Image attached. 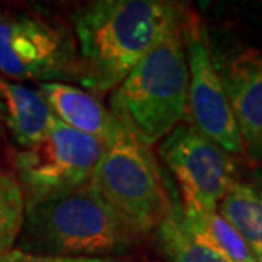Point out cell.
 <instances>
[{
	"mask_svg": "<svg viewBox=\"0 0 262 262\" xmlns=\"http://www.w3.org/2000/svg\"><path fill=\"white\" fill-rule=\"evenodd\" d=\"M4 114V107H2V104H0V116Z\"/></svg>",
	"mask_w": 262,
	"mask_h": 262,
	"instance_id": "obj_18",
	"label": "cell"
},
{
	"mask_svg": "<svg viewBox=\"0 0 262 262\" xmlns=\"http://www.w3.org/2000/svg\"><path fill=\"white\" fill-rule=\"evenodd\" d=\"M187 85L189 70L179 23L111 92L109 111L129 133L154 146L187 121Z\"/></svg>",
	"mask_w": 262,
	"mask_h": 262,
	"instance_id": "obj_3",
	"label": "cell"
},
{
	"mask_svg": "<svg viewBox=\"0 0 262 262\" xmlns=\"http://www.w3.org/2000/svg\"><path fill=\"white\" fill-rule=\"evenodd\" d=\"M26 218V198L17 179L0 174V260L19 242Z\"/></svg>",
	"mask_w": 262,
	"mask_h": 262,
	"instance_id": "obj_15",
	"label": "cell"
},
{
	"mask_svg": "<svg viewBox=\"0 0 262 262\" xmlns=\"http://www.w3.org/2000/svg\"><path fill=\"white\" fill-rule=\"evenodd\" d=\"M159 155L177 182L184 214L214 213L235 182L233 157L189 123L160 141Z\"/></svg>",
	"mask_w": 262,
	"mask_h": 262,
	"instance_id": "obj_6",
	"label": "cell"
},
{
	"mask_svg": "<svg viewBox=\"0 0 262 262\" xmlns=\"http://www.w3.org/2000/svg\"><path fill=\"white\" fill-rule=\"evenodd\" d=\"M91 186L141 237L155 232L174 204L151 146L123 124L104 148Z\"/></svg>",
	"mask_w": 262,
	"mask_h": 262,
	"instance_id": "obj_4",
	"label": "cell"
},
{
	"mask_svg": "<svg viewBox=\"0 0 262 262\" xmlns=\"http://www.w3.org/2000/svg\"><path fill=\"white\" fill-rule=\"evenodd\" d=\"M104 148V141L78 133L55 118L48 133L14 159L26 204L89 184Z\"/></svg>",
	"mask_w": 262,
	"mask_h": 262,
	"instance_id": "obj_5",
	"label": "cell"
},
{
	"mask_svg": "<svg viewBox=\"0 0 262 262\" xmlns=\"http://www.w3.org/2000/svg\"><path fill=\"white\" fill-rule=\"evenodd\" d=\"M186 46L189 85H187V121L232 157H244L237 123L225 89L220 68L209 48L206 31L192 12L184 10L181 19Z\"/></svg>",
	"mask_w": 262,
	"mask_h": 262,
	"instance_id": "obj_7",
	"label": "cell"
},
{
	"mask_svg": "<svg viewBox=\"0 0 262 262\" xmlns=\"http://www.w3.org/2000/svg\"><path fill=\"white\" fill-rule=\"evenodd\" d=\"M259 187H260V194H262V172H260V176H259Z\"/></svg>",
	"mask_w": 262,
	"mask_h": 262,
	"instance_id": "obj_17",
	"label": "cell"
},
{
	"mask_svg": "<svg viewBox=\"0 0 262 262\" xmlns=\"http://www.w3.org/2000/svg\"><path fill=\"white\" fill-rule=\"evenodd\" d=\"M216 211L244 238L257 262H262V194L245 182L235 181Z\"/></svg>",
	"mask_w": 262,
	"mask_h": 262,
	"instance_id": "obj_12",
	"label": "cell"
},
{
	"mask_svg": "<svg viewBox=\"0 0 262 262\" xmlns=\"http://www.w3.org/2000/svg\"><path fill=\"white\" fill-rule=\"evenodd\" d=\"M0 262H123L116 257H72V255H48L31 254L20 249H14Z\"/></svg>",
	"mask_w": 262,
	"mask_h": 262,
	"instance_id": "obj_16",
	"label": "cell"
},
{
	"mask_svg": "<svg viewBox=\"0 0 262 262\" xmlns=\"http://www.w3.org/2000/svg\"><path fill=\"white\" fill-rule=\"evenodd\" d=\"M227 89L244 157L262 162V51L242 50L220 70Z\"/></svg>",
	"mask_w": 262,
	"mask_h": 262,
	"instance_id": "obj_9",
	"label": "cell"
},
{
	"mask_svg": "<svg viewBox=\"0 0 262 262\" xmlns=\"http://www.w3.org/2000/svg\"><path fill=\"white\" fill-rule=\"evenodd\" d=\"M0 104L14 140L19 146L29 148L43 138L55 121L48 102L24 83L12 82L0 75Z\"/></svg>",
	"mask_w": 262,
	"mask_h": 262,
	"instance_id": "obj_11",
	"label": "cell"
},
{
	"mask_svg": "<svg viewBox=\"0 0 262 262\" xmlns=\"http://www.w3.org/2000/svg\"><path fill=\"white\" fill-rule=\"evenodd\" d=\"M77 73L70 41L53 24L31 15L0 17V75L12 82H58Z\"/></svg>",
	"mask_w": 262,
	"mask_h": 262,
	"instance_id": "obj_8",
	"label": "cell"
},
{
	"mask_svg": "<svg viewBox=\"0 0 262 262\" xmlns=\"http://www.w3.org/2000/svg\"><path fill=\"white\" fill-rule=\"evenodd\" d=\"M184 220L191 232L213 250H216L227 262H257L237 230L220 216L218 211L184 214Z\"/></svg>",
	"mask_w": 262,
	"mask_h": 262,
	"instance_id": "obj_14",
	"label": "cell"
},
{
	"mask_svg": "<svg viewBox=\"0 0 262 262\" xmlns=\"http://www.w3.org/2000/svg\"><path fill=\"white\" fill-rule=\"evenodd\" d=\"M41 96L48 102L53 116L78 133L109 143L121 128L96 94L68 82H45L39 85Z\"/></svg>",
	"mask_w": 262,
	"mask_h": 262,
	"instance_id": "obj_10",
	"label": "cell"
},
{
	"mask_svg": "<svg viewBox=\"0 0 262 262\" xmlns=\"http://www.w3.org/2000/svg\"><path fill=\"white\" fill-rule=\"evenodd\" d=\"M141 237L91 186L26 204L20 250L72 257H113Z\"/></svg>",
	"mask_w": 262,
	"mask_h": 262,
	"instance_id": "obj_2",
	"label": "cell"
},
{
	"mask_svg": "<svg viewBox=\"0 0 262 262\" xmlns=\"http://www.w3.org/2000/svg\"><path fill=\"white\" fill-rule=\"evenodd\" d=\"M184 9L164 0H94L72 12L75 78L85 91L111 94L138 61L181 23Z\"/></svg>",
	"mask_w": 262,
	"mask_h": 262,
	"instance_id": "obj_1",
	"label": "cell"
},
{
	"mask_svg": "<svg viewBox=\"0 0 262 262\" xmlns=\"http://www.w3.org/2000/svg\"><path fill=\"white\" fill-rule=\"evenodd\" d=\"M155 232L162 252L169 262H227L216 250L191 232L181 204H172L169 214Z\"/></svg>",
	"mask_w": 262,
	"mask_h": 262,
	"instance_id": "obj_13",
	"label": "cell"
},
{
	"mask_svg": "<svg viewBox=\"0 0 262 262\" xmlns=\"http://www.w3.org/2000/svg\"><path fill=\"white\" fill-rule=\"evenodd\" d=\"M0 17H2V12H0Z\"/></svg>",
	"mask_w": 262,
	"mask_h": 262,
	"instance_id": "obj_19",
	"label": "cell"
}]
</instances>
